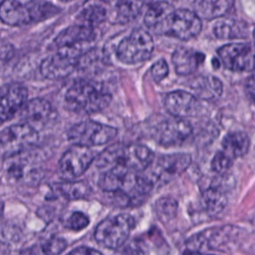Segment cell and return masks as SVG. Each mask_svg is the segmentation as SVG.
<instances>
[{
  "mask_svg": "<svg viewBox=\"0 0 255 255\" xmlns=\"http://www.w3.org/2000/svg\"><path fill=\"white\" fill-rule=\"evenodd\" d=\"M39 139V131L26 123L11 126L0 131V146L11 155L32 147Z\"/></svg>",
  "mask_w": 255,
  "mask_h": 255,
  "instance_id": "obj_11",
  "label": "cell"
},
{
  "mask_svg": "<svg viewBox=\"0 0 255 255\" xmlns=\"http://www.w3.org/2000/svg\"><path fill=\"white\" fill-rule=\"evenodd\" d=\"M191 163V156L187 153H172L159 155L153 158L148 167H151L152 179L150 182L165 184L181 174Z\"/></svg>",
  "mask_w": 255,
  "mask_h": 255,
  "instance_id": "obj_12",
  "label": "cell"
},
{
  "mask_svg": "<svg viewBox=\"0 0 255 255\" xmlns=\"http://www.w3.org/2000/svg\"><path fill=\"white\" fill-rule=\"evenodd\" d=\"M253 39H254V42H255V29L253 31Z\"/></svg>",
  "mask_w": 255,
  "mask_h": 255,
  "instance_id": "obj_42",
  "label": "cell"
},
{
  "mask_svg": "<svg viewBox=\"0 0 255 255\" xmlns=\"http://www.w3.org/2000/svg\"><path fill=\"white\" fill-rule=\"evenodd\" d=\"M3 211H4V203L3 201L0 200V217L3 215Z\"/></svg>",
  "mask_w": 255,
  "mask_h": 255,
  "instance_id": "obj_40",
  "label": "cell"
},
{
  "mask_svg": "<svg viewBox=\"0 0 255 255\" xmlns=\"http://www.w3.org/2000/svg\"><path fill=\"white\" fill-rule=\"evenodd\" d=\"M96 38L94 28L75 24L61 31L55 38V44L60 48H78L84 50Z\"/></svg>",
  "mask_w": 255,
  "mask_h": 255,
  "instance_id": "obj_18",
  "label": "cell"
},
{
  "mask_svg": "<svg viewBox=\"0 0 255 255\" xmlns=\"http://www.w3.org/2000/svg\"><path fill=\"white\" fill-rule=\"evenodd\" d=\"M233 2L228 0H201L194 4V13L201 19H214L224 16L232 7Z\"/></svg>",
  "mask_w": 255,
  "mask_h": 255,
  "instance_id": "obj_24",
  "label": "cell"
},
{
  "mask_svg": "<svg viewBox=\"0 0 255 255\" xmlns=\"http://www.w3.org/2000/svg\"><path fill=\"white\" fill-rule=\"evenodd\" d=\"M182 255H201L199 252H196V251H192V250H186Z\"/></svg>",
  "mask_w": 255,
  "mask_h": 255,
  "instance_id": "obj_39",
  "label": "cell"
},
{
  "mask_svg": "<svg viewBox=\"0 0 255 255\" xmlns=\"http://www.w3.org/2000/svg\"><path fill=\"white\" fill-rule=\"evenodd\" d=\"M201 26V19L194 11L188 9H174L154 29L161 34L185 41L198 35Z\"/></svg>",
  "mask_w": 255,
  "mask_h": 255,
  "instance_id": "obj_5",
  "label": "cell"
},
{
  "mask_svg": "<svg viewBox=\"0 0 255 255\" xmlns=\"http://www.w3.org/2000/svg\"><path fill=\"white\" fill-rule=\"evenodd\" d=\"M153 48L151 35L147 31L137 28L119 43L116 55L125 64H136L149 59Z\"/></svg>",
  "mask_w": 255,
  "mask_h": 255,
  "instance_id": "obj_7",
  "label": "cell"
},
{
  "mask_svg": "<svg viewBox=\"0 0 255 255\" xmlns=\"http://www.w3.org/2000/svg\"><path fill=\"white\" fill-rule=\"evenodd\" d=\"M0 20L9 26H23L32 23L27 2L6 0L0 4Z\"/></svg>",
  "mask_w": 255,
  "mask_h": 255,
  "instance_id": "obj_20",
  "label": "cell"
},
{
  "mask_svg": "<svg viewBox=\"0 0 255 255\" xmlns=\"http://www.w3.org/2000/svg\"><path fill=\"white\" fill-rule=\"evenodd\" d=\"M219 58L230 71L245 72L255 68V50L246 43H229L218 49Z\"/></svg>",
  "mask_w": 255,
  "mask_h": 255,
  "instance_id": "obj_13",
  "label": "cell"
},
{
  "mask_svg": "<svg viewBox=\"0 0 255 255\" xmlns=\"http://www.w3.org/2000/svg\"><path fill=\"white\" fill-rule=\"evenodd\" d=\"M99 186L112 195L116 205L126 207L140 204L153 185L146 176L116 166L105 170L99 179Z\"/></svg>",
  "mask_w": 255,
  "mask_h": 255,
  "instance_id": "obj_1",
  "label": "cell"
},
{
  "mask_svg": "<svg viewBox=\"0 0 255 255\" xmlns=\"http://www.w3.org/2000/svg\"><path fill=\"white\" fill-rule=\"evenodd\" d=\"M89 223L90 219L85 213L81 211H75L69 216L65 225L69 229L79 231L86 228L89 225Z\"/></svg>",
  "mask_w": 255,
  "mask_h": 255,
  "instance_id": "obj_35",
  "label": "cell"
},
{
  "mask_svg": "<svg viewBox=\"0 0 255 255\" xmlns=\"http://www.w3.org/2000/svg\"><path fill=\"white\" fill-rule=\"evenodd\" d=\"M96 157L97 155L92 148L74 145L61 157L58 164L59 172L68 180L76 178L89 168Z\"/></svg>",
  "mask_w": 255,
  "mask_h": 255,
  "instance_id": "obj_14",
  "label": "cell"
},
{
  "mask_svg": "<svg viewBox=\"0 0 255 255\" xmlns=\"http://www.w3.org/2000/svg\"><path fill=\"white\" fill-rule=\"evenodd\" d=\"M207 255H217V254H207Z\"/></svg>",
  "mask_w": 255,
  "mask_h": 255,
  "instance_id": "obj_43",
  "label": "cell"
},
{
  "mask_svg": "<svg viewBox=\"0 0 255 255\" xmlns=\"http://www.w3.org/2000/svg\"><path fill=\"white\" fill-rule=\"evenodd\" d=\"M163 105L165 110L176 119L194 117L200 111V103L192 94L185 91H173L164 97Z\"/></svg>",
  "mask_w": 255,
  "mask_h": 255,
  "instance_id": "obj_17",
  "label": "cell"
},
{
  "mask_svg": "<svg viewBox=\"0 0 255 255\" xmlns=\"http://www.w3.org/2000/svg\"><path fill=\"white\" fill-rule=\"evenodd\" d=\"M68 110L78 114H93L104 110L112 101V95L100 82L78 79L65 93Z\"/></svg>",
  "mask_w": 255,
  "mask_h": 255,
  "instance_id": "obj_2",
  "label": "cell"
},
{
  "mask_svg": "<svg viewBox=\"0 0 255 255\" xmlns=\"http://www.w3.org/2000/svg\"><path fill=\"white\" fill-rule=\"evenodd\" d=\"M189 88L195 98L208 102L219 99L223 92L221 81L211 75H199L194 77L189 83Z\"/></svg>",
  "mask_w": 255,
  "mask_h": 255,
  "instance_id": "obj_21",
  "label": "cell"
},
{
  "mask_svg": "<svg viewBox=\"0 0 255 255\" xmlns=\"http://www.w3.org/2000/svg\"><path fill=\"white\" fill-rule=\"evenodd\" d=\"M108 16L107 9L100 4H91L85 7L79 14L78 19L81 25L94 28L96 25L101 24Z\"/></svg>",
  "mask_w": 255,
  "mask_h": 255,
  "instance_id": "obj_29",
  "label": "cell"
},
{
  "mask_svg": "<svg viewBox=\"0 0 255 255\" xmlns=\"http://www.w3.org/2000/svg\"><path fill=\"white\" fill-rule=\"evenodd\" d=\"M233 159L223 150L217 151L211 160V169L218 174H224L232 165Z\"/></svg>",
  "mask_w": 255,
  "mask_h": 255,
  "instance_id": "obj_34",
  "label": "cell"
},
{
  "mask_svg": "<svg viewBox=\"0 0 255 255\" xmlns=\"http://www.w3.org/2000/svg\"><path fill=\"white\" fill-rule=\"evenodd\" d=\"M67 247L65 239L60 237H51L48 240L33 246L29 251V255H59Z\"/></svg>",
  "mask_w": 255,
  "mask_h": 255,
  "instance_id": "obj_30",
  "label": "cell"
},
{
  "mask_svg": "<svg viewBox=\"0 0 255 255\" xmlns=\"http://www.w3.org/2000/svg\"><path fill=\"white\" fill-rule=\"evenodd\" d=\"M154 210L158 219L166 223L173 219L177 213V202L169 196L160 197L154 203Z\"/></svg>",
  "mask_w": 255,
  "mask_h": 255,
  "instance_id": "obj_32",
  "label": "cell"
},
{
  "mask_svg": "<svg viewBox=\"0 0 255 255\" xmlns=\"http://www.w3.org/2000/svg\"><path fill=\"white\" fill-rule=\"evenodd\" d=\"M55 192L64 196L69 200H78L87 198L91 192L92 188L86 181H65L55 186Z\"/></svg>",
  "mask_w": 255,
  "mask_h": 255,
  "instance_id": "obj_27",
  "label": "cell"
},
{
  "mask_svg": "<svg viewBox=\"0 0 255 255\" xmlns=\"http://www.w3.org/2000/svg\"><path fill=\"white\" fill-rule=\"evenodd\" d=\"M153 158V152L145 145L115 143L108 146L96 157V164L105 170L120 166L138 173L148 168Z\"/></svg>",
  "mask_w": 255,
  "mask_h": 255,
  "instance_id": "obj_3",
  "label": "cell"
},
{
  "mask_svg": "<svg viewBox=\"0 0 255 255\" xmlns=\"http://www.w3.org/2000/svg\"><path fill=\"white\" fill-rule=\"evenodd\" d=\"M237 238L238 228L231 225H225L208 228L194 234L187 240L186 246L188 250L199 253L202 248L226 252L232 248V245L237 241Z\"/></svg>",
  "mask_w": 255,
  "mask_h": 255,
  "instance_id": "obj_6",
  "label": "cell"
},
{
  "mask_svg": "<svg viewBox=\"0 0 255 255\" xmlns=\"http://www.w3.org/2000/svg\"><path fill=\"white\" fill-rule=\"evenodd\" d=\"M173 6L165 1H156L148 4L143 20L146 26L156 28L172 11Z\"/></svg>",
  "mask_w": 255,
  "mask_h": 255,
  "instance_id": "obj_28",
  "label": "cell"
},
{
  "mask_svg": "<svg viewBox=\"0 0 255 255\" xmlns=\"http://www.w3.org/2000/svg\"><path fill=\"white\" fill-rule=\"evenodd\" d=\"M247 95L255 102V68L252 70L250 77L246 82Z\"/></svg>",
  "mask_w": 255,
  "mask_h": 255,
  "instance_id": "obj_38",
  "label": "cell"
},
{
  "mask_svg": "<svg viewBox=\"0 0 255 255\" xmlns=\"http://www.w3.org/2000/svg\"><path fill=\"white\" fill-rule=\"evenodd\" d=\"M4 168L10 180L24 185H35L43 177L38 159H35L27 150L8 155Z\"/></svg>",
  "mask_w": 255,
  "mask_h": 255,
  "instance_id": "obj_9",
  "label": "cell"
},
{
  "mask_svg": "<svg viewBox=\"0 0 255 255\" xmlns=\"http://www.w3.org/2000/svg\"><path fill=\"white\" fill-rule=\"evenodd\" d=\"M250 146V139L243 131H232L227 133L222 139L223 151L232 159L247 153Z\"/></svg>",
  "mask_w": 255,
  "mask_h": 255,
  "instance_id": "obj_25",
  "label": "cell"
},
{
  "mask_svg": "<svg viewBox=\"0 0 255 255\" xmlns=\"http://www.w3.org/2000/svg\"><path fill=\"white\" fill-rule=\"evenodd\" d=\"M118 129L114 127L93 121H85L72 126L68 130V139L78 146L90 147L105 144L116 137Z\"/></svg>",
  "mask_w": 255,
  "mask_h": 255,
  "instance_id": "obj_8",
  "label": "cell"
},
{
  "mask_svg": "<svg viewBox=\"0 0 255 255\" xmlns=\"http://www.w3.org/2000/svg\"><path fill=\"white\" fill-rule=\"evenodd\" d=\"M134 219L128 214H119L101 221L95 230L97 242L110 249H118L128 238Z\"/></svg>",
  "mask_w": 255,
  "mask_h": 255,
  "instance_id": "obj_4",
  "label": "cell"
},
{
  "mask_svg": "<svg viewBox=\"0 0 255 255\" xmlns=\"http://www.w3.org/2000/svg\"><path fill=\"white\" fill-rule=\"evenodd\" d=\"M150 74L154 81L159 82L163 80L168 74V66L163 59L156 61L150 68Z\"/></svg>",
  "mask_w": 255,
  "mask_h": 255,
  "instance_id": "obj_36",
  "label": "cell"
},
{
  "mask_svg": "<svg viewBox=\"0 0 255 255\" xmlns=\"http://www.w3.org/2000/svg\"><path fill=\"white\" fill-rule=\"evenodd\" d=\"M192 132L191 124L183 119L166 120L156 126L153 138L163 146H174L184 142Z\"/></svg>",
  "mask_w": 255,
  "mask_h": 255,
  "instance_id": "obj_16",
  "label": "cell"
},
{
  "mask_svg": "<svg viewBox=\"0 0 255 255\" xmlns=\"http://www.w3.org/2000/svg\"><path fill=\"white\" fill-rule=\"evenodd\" d=\"M213 32L219 39H237L246 37L248 34L247 25L233 19H223L214 25Z\"/></svg>",
  "mask_w": 255,
  "mask_h": 255,
  "instance_id": "obj_26",
  "label": "cell"
},
{
  "mask_svg": "<svg viewBox=\"0 0 255 255\" xmlns=\"http://www.w3.org/2000/svg\"><path fill=\"white\" fill-rule=\"evenodd\" d=\"M205 55L191 48L179 47L174 50L171 61L178 75L186 76L195 72L203 63Z\"/></svg>",
  "mask_w": 255,
  "mask_h": 255,
  "instance_id": "obj_22",
  "label": "cell"
},
{
  "mask_svg": "<svg viewBox=\"0 0 255 255\" xmlns=\"http://www.w3.org/2000/svg\"><path fill=\"white\" fill-rule=\"evenodd\" d=\"M227 185L221 177L203 191L202 201L208 214L216 215L225 208L227 204Z\"/></svg>",
  "mask_w": 255,
  "mask_h": 255,
  "instance_id": "obj_23",
  "label": "cell"
},
{
  "mask_svg": "<svg viewBox=\"0 0 255 255\" xmlns=\"http://www.w3.org/2000/svg\"><path fill=\"white\" fill-rule=\"evenodd\" d=\"M213 63H214V64H213V65H214V67H215V68H218V64H219V61H217L216 59H213Z\"/></svg>",
  "mask_w": 255,
  "mask_h": 255,
  "instance_id": "obj_41",
  "label": "cell"
},
{
  "mask_svg": "<svg viewBox=\"0 0 255 255\" xmlns=\"http://www.w3.org/2000/svg\"><path fill=\"white\" fill-rule=\"evenodd\" d=\"M27 88L20 83L0 87V124L10 121L27 103Z\"/></svg>",
  "mask_w": 255,
  "mask_h": 255,
  "instance_id": "obj_15",
  "label": "cell"
},
{
  "mask_svg": "<svg viewBox=\"0 0 255 255\" xmlns=\"http://www.w3.org/2000/svg\"><path fill=\"white\" fill-rule=\"evenodd\" d=\"M67 255H103L100 251L87 247V246H81L73 249L71 252H69Z\"/></svg>",
  "mask_w": 255,
  "mask_h": 255,
  "instance_id": "obj_37",
  "label": "cell"
},
{
  "mask_svg": "<svg viewBox=\"0 0 255 255\" xmlns=\"http://www.w3.org/2000/svg\"><path fill=\"white\" fill-rule=\"evenodd\" d=\"M85 50L78 48H60L58 51L44 59L40 66L42 76L49 80L67 77L79 65Z\"/></svg>",
  "mask_w": 255,
  "mask_h": 255,
  "instance_id": "obj_10",
  "label": "cell"
},
{
  "mask_svg": "<svg viewBox=\"0 0 255 255\" xmlns=\"http://www.w3.org/2000/svg\"><path fill=\"white\" fill-rule=\"evenodd\" d=\"M27 4L29 6L33 22L44 21L48 18L55 16L60 12L59 7L47 1L32 0V1H27Z\"/></svg>",
  "mask_w": 255,
  "mask_h": 255,
  "instance_id": "obj_31",
  "label": "cell"
},
{
  "mask_svg": "<svg viewBox=\"0 0 255 255\" xmlns=\"http://www.w3.org/2000/svg\"><path fill=\"white\" fill-rule=\"evenodd\" d=\"M53 113L51 104L42 98L33 99L25 104L21 110V118L23 123L28 124L36 130L46 126Z\"/></svg>",
  "mask_w": 255,
  "mask_h": 255,
  "instance_id": "obj_19",
  "label": "cell"
},
{
  "mask_svg": "<svg viewBox=\"0 0 255 255\" xmlns=\"http://www.w3.org/2000/svg\"><path fill=\"white\" fill-rule=\"evenodd\" d=\"M143 2L141 1H120L117 3V18L121 23L133 20L140 12Z\"/></svg>",
  "mask_w": 255,
  "mask_h": 255,
  "instance_id": "obj_33",
  "label": "cell"
}]
</instances>
